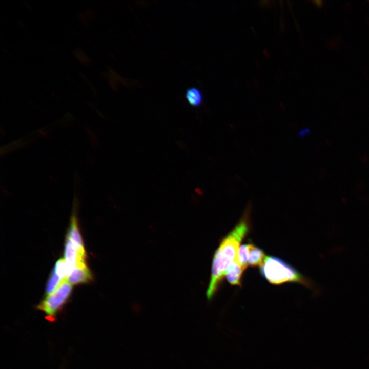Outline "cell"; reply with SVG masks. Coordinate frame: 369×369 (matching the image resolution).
I'll return each instance as SVG.
<instances>
[{"mask_svg":"<svg viewBox=\"0 0 369 369\" xmlns=\"http://www.w3.org/2000/svg\"><path fill=\"white\" fill-rule=\"evenodd\" d=\"M250 208H247L234 228L222 239L216 251L212 262L211 279L207 291V296L211 299L216 293L224 276L229 266L237 260L239 245L248 233L249 228L248 215Z\"/></svg>","mask_w":369,"mask_h":369,"instance_id":"cell-1","label":"cell"},{"mask_svg":"<svg viewBox=\"0 0 369 369\" xmlns=\"http://www.w3.org/2000/svg\"><path fill=\"white\" fill-rule=\"evenodd\" d=\"M260 272L263 277L272 284L297 282L317 292V288L311 280L279 258L266 256L260 267Z\"/></svg>","mask_w":369,"mask_h":369,"instance_id":"cell-2","label":"cell"},{"mask_svg":"<svg viewBox=\"0 0 369 369\" xmlns=\"http://www.w3.org/2000/svg\"><path fill=\"white\" fill-rule=\"evenodd\" d=\"M72 290V285L64 280L54 292L41 301L37 306V309L44 313L47 320L55 321L57 314L68 301Z\"/></svg>","mask_w":369,"mask_h":369,"instance_id":"cell-3","label":"cell"},{"mask_svg":"<svg viewBox=\"0 0 369 369\" xmlns=\"http://www.w3.org/2000/svg\"><path fill=\"white\" fill-rule=\"evenodd\" d=\"M64 257L70 273L76 266L86 264V256L81 254L67 237L65 242Z\"/></svg>","mask_w":369,"mask_h":369,"instance_id":"cell-4","label":"cell"},{"mask_svg":"<svg viewBox=\"0 0 369 369\" xmlns=\"http://www.w3.org/2000/svg\"><path fill=\"white\" fill-rule=\"evenodd\" d=\"M77 205V200L76 198H75L73 206L74 209L71 217L70 227L67 237L71 240L81 254L86 256L81 236L78 229L77 219L76 216L75 209Z\"/></svg>","mask_w":369,"mask_h":369,"instance_id":"cell-5","label":"cell"},{"mask_svg":"<svg viewBox=\"0 0 369 369\" xmlns=\"http://www.w3.org/2000/svg\"><path fill=\"white\" fill-rule=\"evenodd\" d=\"M92 275L86 264L76 266L66 278L71 285L86 283L92 280Z\"/></svg>","mask_w":369,"mask_h":369,"instance_id":"cell-6","label":"cell"},{"mask_svg":"<svg viewBox=\"0 0 369 369\" xmlns=\"http://www.w3.org/2000/svg\"><path fill=\"white\" fill-rule=\"evenodd\" d=\"M244 270L239 265L237 260L234 261L228 268L225 276L228 282L233 285H241V278Z\"/></svg>","mask_w":369,"mask_h":369,"instance_id":"cell-7","label":"cell"},{"mask_svg":"<svg viewBox=\"0 0 369 369\" xmlns=\"http://www.w3.org/2000/svg\"><path fill=\"white\" fill-rule=\"evenodd\" d=\"M248 263L252 266L261 267L266 257L263 251L252 243H248Z\"/></svg>","mask_w":369,"mask_h":369,"instance_id":"cell-8","label":"cell"},{"mask_svg":"<svg viewBox=\"0 0 369 369\" xmlns=\"http://www.w3.org/2000/svg\"><path fill=\"white\" fill-rule=\"evenodd\" d=\"M185 97L188 104L194 107H199L203 101L201 91L197 88L190 87L186 91Z\"/></svg>","mask_w":369,"mask_h":369,"instance_id":"cell-9","label":"cell"},{"mask_svg":"<svg viewBox=\"0 0 369 369\" xmlns=\"http://www.w3.org/2000/svg\"><path fill=\"white\" fill-rule=\"evenodd\" d=\"M64 280H65L53 270L46 284V293L49 294L54 292Z\"/></svg>","mask_w":369,"mask_h":369,"instance_id":"cell-10","label":"cell"},{"mask_svg":"<svg viewBox=\"0 0 369 369\" xmlns=\"http://www.w3.org/2000/svg\"><path fill=\"white\" fill-rule=\"evenodd\" d=\"M248 244H244L240 247L237 254V262L239 265L245 270L249 265Z\"/></svg>","mask_w":369,"mask_h":369,"instance_id":"cell-11","label":"cell"}]
</instances>
